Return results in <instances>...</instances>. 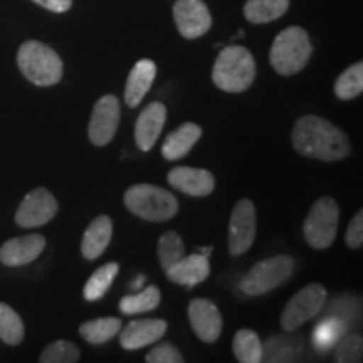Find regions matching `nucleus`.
Returning a JSON list of instances; mask_svg holds the SVG:
<instances>
[{
  "instance_id": "obj_1",
  "label": "nucleus",
  "mask_w": 363,
  "mask_h": 363,
  "mask_svg": "<svg viewBox=\"0 0 363 363\" xmlns=\"http://www.w3.org/2000/svg\"><path fill=\"white\" fill-rule=\"evenodd\" d=\"M293 147L299 155L321 162H338L350 155V140L325 118L306 115L294 123Z\"/></svg>"
},
{
  "instance_id": "obj_2",
  "label": "nucleus",
  "mask_w": 363,
  "mask_h": 363,
  "mask_svg": "<svg viewBox=\"0 0 363 363\" xmlns=\"http://www.w3.org/2000/svg\"><path fill=\"white\" fill-rule=\"evenodd\" d=\"M256 78V61L242 45H227L217 56L212 81L227 93H244Z\"/></svg>"
},
{
  "instance_id": "obj_3",
  "label": "nucleus",
  "mask_w": 363,
  "mask_h": 363,
  "mask_svg": "<svg viewBox=\"0 0 363 363\" xmlns=\"http://www.w3.org/2000/svg\"><path fill=\"white\" fill-rule=\"evenodd\" d=\"M313 52L310 35L301 27H288L276 35L272 43L269 61L281 76H293L303 71Z\"/></svg>"
},
{
  "instance_id": "obj_4",
  "label": "nucleus",
  "mask_w": 363,
  "mask_h": 363,
  "mask_svg": "<svg viewBox=\"0 0 363 363\" xmlns=\"http://www.w3.org/2000/svg\"><path fill=\"white\" fill-rule=\"evenodd\" d=\"M125 206L131 214L148 222H165L179 212V201L169 190L152 184H138L126 190Z\"/></svg>"
},
{
  "instance_id": "obj_5",
  "label": "nucleus",
  "mask_w": 363,
  "mask_h": 363,
  "mask_svg": "<svg viewBox=\"0 0 363 363\" xmlns=\"http://www.w3.org/2000/svg\"><path fill=\"white\" fill-rule=\"evenodd\" d=\"M17 65L35 86H54L62 78V61L54 49L39 40H27L17 52Z\"/></svg>"
},
{
  "instance_id": "obj_6",
  "label": "nucleus",
  "mask_w": 363,
  "mask_h": 363,
  "mask_svg": "<svg viewBox=\"0 0 363 363\" xmlns=\"http://www.w3.org/2000/svg\"><path fill=\"white\" fill-rule=\"evenodd\" d=\"M294 271V259L279 254V256L269 257L257 262L239 283V289L247 296H261V294L269 293L278 286L286 283L291 278Z\"/></svg>"
},
{
  "instance_id": "obj_7",
  "label": "nucleus",
  "mask_w": 363,
  "mask_h": 363,
  "mask_svg": "<svg viewBox=\"0 0 363 363\" xmlns=\"http://www.w3.org/2000/svg\"><path fill=\"white\" fill-rule=\"evenodd\" d=\"M340 222V207L331 197H321L320 201L313 203L310 214H308L303 234L306 242L313 249L323 251L333 244L338 233Z\"/></svg>"
},
{
  "instance_id": "obj_8",
  "label": "nucleus",
  "mask_w": 363,
  "mask_h": 363,
  "mask_svg": "<svg viewBox=\"0 0 363 363\" xmlns=\"http://www.w3.org/2000/svg\"><path fill=\"white\" fill-rule=\"evenodd\" d=\"M326 289L321 284H308L294 294V296L286 303L283 313H281V328L288 333L298 330L308 320L318 316L326 305Z\"/></svg>"
},
{
  "instance_id": "obj_9",
  "label": "nucleus",
  "mask_w": 363,
  "mask_h": 363,
  "mask_svg": "<svg viewBox=\"0 0 363 363\" xmlns=\"http://www.w3.org/2000/svg\"><path fill=\"white\" fill-rule=\"evenodd\" d=\"M256 207L249 199H240L233 208L229 220V252L240 256L251 249L256 238Z\"/></svg>"
},
{
  "instance_id": "obj_10",
  "label": "nucleus",
  "mask_w": 363,
  "mask_h": 363,
  "mask_svg": "<svg viewBox=\"0 0 363 363\" xmlns=\"http://www.w3.org/2000/svg\"><path fill=\"white\" fill-rule=\"evenodd\" d=\"M57 201L48 189L39 187L29 192L16 212V222L24 229H33L51 222L57 214Z\"/></svg>"
},
{
  "instance_id": "obj_11",
  "label": "nucleus",
  "mask_w": 363,
  "mask_h": 363,
  "mask_svg": "<svg viewBox=\"0 0 363 363\" xmlns=\"http://www.w3.org/2000/svg\"><path fill=\"white\" fill-rule=\"evenodd\" d=\"M120 125V101L113 94L99 98L94 104L88 126L91 143L104 147L113 140Z\"/></svg>"
},
{
  "instance_id": "obj_12",
  "label": "nucleus",
  "mask_w": 363,
  "mask_h": 363,
  "mask_svg": "<svg viewBox=\"0 0 363 363\" xmlns=\"http://www.w3.org/2000/svg\"><path fill=\"white\" fill-rule=\"evenodd\" d=\"M177 29L185 39H197L212 27V17L202 0H177L174 6Z\"/></svg>"
},
{
  "instance_id": "obj_13",
  "label": "nucleus",
  "mask_w": 363,
  "mask_h": 363,
  "mask_svg": "<svg viewBox=\"0 0 363 363\" xmlns=\"http://www.w3.org/2000/svg\"><path fill=\"white\" fill-rule=\"evenodd\" d=\"M189 321L194 333L206 343H214L222 333V315L214 303L208 299L197 298L189 305Z\"/></svg>"
},
{
  "instance_id": "obj_14",
  "label": "nucleus",
  "mask_w": 363,
  "mask_h": 363,
  "mask_svg": "<svg viewBox=\"0 0 363 363\" xmlns=\"http://www.w3.org/2000/svg\"><path fill=\"white\" fill-rule=\"evenodd\" d=\"M167 121V106L160 101H153L143 108L135 125V140L142 152H150L155 147L158 136Z\"/></svg>"
},
{
  "instance_id": "obj_15",
  "label": "nucleus",
  "mask_w": 363,
  "mask_h": 363,
  "mask_svg": "<svg viewBox=\"0 0 363 363\" xmlns=\"http://www.w3.org/2000/svg\"><path fill=\"white\" fill-rule=\"evenodd\" d=\"M167 180L172 187L190 197H206L216 189V179L211 172L192 167H175L169 172Z\"/></svg>"
},
{
  "instance_id": "obj_16",
  "label": "nucleus",
  "mask_w": 363,
  "mask_h": 363,
  "mask_svg": "<svg viewBox=\"0 0 363 363\" xmlns=\"http://www.w3.org/2000/svg\"><path fill=\"white\" fill-rule=\"evenodd\" d=\"M45 247V239L40 234H29L7 240L0 247V262L6 266H26L40 256Z\"/></svg>"
},
{
  "instance_id": "obj_17",
  "label": "nucleus",
  "mask_w": 363,
  "mask_h": 363,
  "mask_svg": "<svg viewBox=\"0 0 363 363\" xmlns=\"http://www.w3.org/2000/svg\"><path fill=\"white\" fill-rule=\"evenodd\" d=\"M167 333V321L163 320H135L120 331V343L125 350H138L157 343Z\"/></svg>"
},
{
  "instance_id": "obj_18",
  "label": "nucleus",
  "mask_w": 363,
  "mask_h": 363,
  "mask_svg": "<svg viewBox=\"0 0 363 363\" xmlns=\"http://www.w3.org/2000/svg\"><path fill=\"white\" fill-rule=\"evenodd\" d=\"M165 272L172 283L194 288V286L201 284L202 281L207 279V276L211 274V264H208V257L197 252L187 257L184 256Z\"/></svg>"
},
{
  "instance_id": "obj_19",
  "label": "nucleus",
  "mask_w": 363,
  "mask_h": 363,
  "mask_svg": "<svg viewBox=\"0 0 363 363\" xmlns=\"http://www.w3.org/2000/svg\"><path fill=\"white\" fill-rule=\"evenodd\" d=\"M157 76L155 62L150 59H140L130 71L125 88V101L130 108H136L152 88Z\"/></svg>"
},
{
  "instance_id": "obj_20",
  "label": "nucleus",
  "mask_w": 363,
  "mask_h": 363,
  "mask_svg": "<svg viewBox=\"0 0 363 363\" xmlns=\"http://www.w3.org/2000/svg\"><path fill=\"white\" fill-rule=\"evenodd\" d=\"M113 235V222L108 216H98L84 230L81 252L86 259L94 261L110 246Z\"/></svg>"
},
{
  "instance_id": "obj_21",
  "label": "nucleus",
  "mask_w": 363,
  "mask_h": 363,
  "mask_svg": "<svg viewBox=\"0 0 363 363\" xmlns=\"http://www.w3.org/2000/svg\"><path fill=\"white\" fill-rule=\"evenodd\" d=\"M202 128L195 123H184L167 136L162 147V155L165 160L175 162L184 158L194 145L201 140Z\"/></svg>"
},
{
  "instance_id": "obj_22",
  "label": "nucleus",
  "mask_w": 363,
  "mask_h": 363,
  "mask_svg": "<svg viewBox=\"0 0 363 363\" xmlns=\"http://www.w3.org/2000/svg\"><path fill=\"white\" fill-rule=\"evenodd\" d=\"M288 9L289 0H247L244 16L252 24H267L283 17Z\"/></svg>"
},
{
  "instance_id": "obj_23",
  "label": "nucleus",
  "mask_w": 363,
  "mask_h": 363,
  "mask_svg": "<svg viewBox=\"0 0 363 363\" xmlns=\"http://www.w3.org/2000/svg\"><path fill=\"white\" fill-rule=\"evenodd\" d=\"M121 320L120 318H98V320L86 321L79 326V335L88 343L103 345L110 342L120 333Z\"/></svg>"
},
{
  "instance_id": "obj_24",
  "label": "nucleus",
  "mask_w": 363,
  "mask_h": 363,
  "mask_svg": "<svg viewBox=\"0 0 363 363\" xmlns=\"http://www.w3.org/2000/svg\"><path fill=\"white\" fill-rule=\"evenodd\" d=\"M233 352L240 363L262 362V342L259 335L247 328L239 330L234 337Z\"/></svg>"
},
{
  "instance_id": "obj_25",
  "label": "nucleus",
  "mask_w": 363,
  "mask_h": 363,
  "mask_svg": "<svg viewBox=\"0 0 363 363\" xmlns=\"http://www.w3.org/2000/svg\"><path fill=\"white\" fill-rule=\"evenodd\" d=\"M118 271H120V266L118 262H106V264L98 267L96 271L91 274L88 283L84 284V299L86 301H98L101 299L104 294H106L110 286L115 281Z\"/></svg>"
},
{
  "instance_id": "obj_26",
  "label": "nucleus",
  "mask_w": 363,
  "mask_h": 363,
  "mask_svg": "<svg viewBox=\"0 0 363 363\" xmlns=\"http://www.w3.org/2000/svg\"><path fill=\"white\" fill-rule=\"evenodd\" d=\"M301 353V345L298 338L276 337L269 338L262 345V360L264 362H288L296 360Z\"/></svg>"
},
{
  "instance_id": "obj_27",
  "label": "nucleus",
  "mask_w": 363,
  "mask_h": 363,
  "mask_svg": "<svg viewBox=\"0 0 363 363\" xmlns=\"http://www.w3.org/2000/svg\"><path fill=\"white\" fill-rule=\"evenodd\" d=\"M160 289L157 286H148L142 293L121 298L120 311L125 313V315H138V313L153 311L160 305Z\"/></svg>"
},
{
  "instance_id": "obj_28",
  "label": "nucleus",
  "mask_w": 363,
  "mask_h": 363,
  "mask_svg": "<svg viewBox=\"0 0 363 363\" xmlns=\"http://www.w3.org/2000/svg\"><path fill=\"white\" fill-rule=\"evenodd\" d=\"M363 91V65L362 62H357L345 69L342 74L338 76L337 83H335V94H337L338 99H343V101H348V99H353L360 96Z\"/></svg>"
},
{
  "instance_id": "obj_29",
  "label": "nucleus",
  "mask_w": 363,
  "mask_h": 363,
  "mask_svg": "<svg viewBox=\"0 0 363 363\" xmlns=\"http://www.w3.org/2000/svg\"><path fill=\"white\" fill-rule=\"evenodd\" d=\"M0 340L12 347L24 340V323L6 303H0Z\"/></svg>"
},
{
  "instance_id": "obj_30",
  "label": "nucleus",
  "mask_w": 363,
  "mask_h": 363,
  "mask_svg": "<svg viewBox=\"0 0 363 363\" xmlns=\"http://www.w3.org/2000/svg\"><path fill=\"white\" fill-rule=\"evenodd\" d=\"M157 252L163 271H167L170 266H174L177 261H180L185 256L184 240H182V238L175 230H169V233L163 234L160 240H158Z\"/></svg>"
},
{
  "instance_id": "obj_31",
  "label": "nucleus",
  "mask_w": 363,
  "mask_h": 363,
  "mask_svg": "<svg viewBox=\"0 0 363 363\" xmlns=\"http://www.w3.org/2000/svg\"><path fill=\"white\" fill-rule=\"evenodd\" d=\"M81 357L79 348L74 343L66 342V340H57L44 348L40 353V363H74Z\"/></svg>"
},
{
  "instance_id": "obj_32",
  "label": "nucleus",
  "mask_w": 363,
  "mask_h": 363,
  "mask_svg": "<svg viewBox=\"0 0 363 363\" xmlns=\"http://www.w3.org/2000/svg\"><path fill=\"white\" fill-rule=\"evenodd\" d=\"M345 321L340 320V318H335V316H328L326 320L321 321L320 325H318V328H315V335H313V338H315V345L321 348H326V347H331L337 340L342 337L345 333Z\"/></svg>"
},
{
  "instance_id": "obj_33",
  "label": "nucleus",
  "mask_w": 363,
  "mask_h": 363,
  "mask_svg": "<svg viewBox=\"0 0 363 363\" xmlns=\"http://www.w3.org/2000/svg\"><path fill=\"white\" fill-rule=\"evenodd\" d=\"M363 353V340L360 335H352V337L345 338L342 343L338 345L337 355H335V362L337 363H355L362 362Z\"/></svg>"
},
{
  "instance_id": "obj_34",
  "label": "nucleus",
  "mask_w": 363,
  "mask_h": 363,
  "mask_svg": "<svg viewBox=\"0 0 363 363\" xmlns=\"http://www.w3.org/2000/svg\"><path fill=\"white\" fill-rule=\"evenodd\" d=\"M148 363H182L184 357L172 343H160L145 357Z\"/></svg>"
},
{
  "instance_id": "obj_35",
  "label": "nucleus",
  "mask_w": 363,
  "mask_h": 363,
  "mask_svg": "<svg viewBox=\"0 0 363 363\" xmlns=\"http://www.w3.org/2000/svg\"><path fill=\"white\" fill-rule=\"evenodd\" d=\"M347 246L350 249H360L363 246V212H357L347 229Z\"/></svg>"
},
{
  "instance_id": "obj_36",
  "label": "nucleus",
  "mask_w": 363,
  "mask_h": 363,
  "mask_svg": "<svg viewBox=\"0 0 363 363\" xmlns=\"http://www.w3.org/2000/svg\"><path fill=\"white\" fill-rule=\"evenodd\" d=\"M33 2L38 4V6L48 9V11L62 13L67 12L72 6V0H33Z\"/></svg>"
},
{
  "instance_id": "obj_37",
  "label": "nucleus",
  "mask_w": 363,
  "mask_h": 363,
  "mask_svg": "<svg viewBox=\"0 0 363 363\" xmlns=\"http://www.w3.org/2000/svg\"><path fill=\"white\" fill-rule=\"evenodd\" d=\"M143 283H145V276H138V278L131 283V289H140L143 286Z\"/></svg>"
},
{
  "instance_id": "obj_38",
  "label": "nucleus",
  "mask_w": 363,
  "mask_h": 363,
  "mask_svg": "<svg viewBox=\"0 0 363 363\" xmlns=\"http://www.w3.org/2000/svg\"><path fill=\"white\" fill-rule=\"evenodd\" d=\"M211 252H212V247H202V251H201L202 256H206V257L211 256Z\"/></svg>"
}]
</instances>
